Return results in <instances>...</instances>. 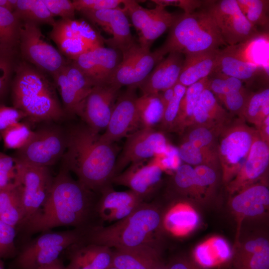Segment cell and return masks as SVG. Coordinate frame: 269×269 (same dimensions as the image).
Listing matches in <instances>:
<instances>
[{
    "mask_svg": "<svg viewBox=\"0 0 269 269\" xmlns=\"http://www.w3.org/2000/svg\"><path fill=\"white\" fill-rule=\"evenodd\" d=\"M151 1L157 5L165 7L167 6L178 7L184 10L185 13H191L201 6L204 0H153Z\"/></svg>",
    "mask_w": 269,
    "mask_h": 269,
    "instance_id": "9f6ffc18",
    "label": "cell"
},
{
    "mask_svg": "<svg viewBox=\"0 0 269 269\" xmlns=\"http://www.w3.org/2000/svg\"><path fill=\"white\" fill-rule=\"evenodd\" d=\"M171 187L176 195L196 200L194 167L186 163L181 164L175 170Z\"/></svg>",
    "mask_w": 269,
    "mask_h": 269,
    "instance_id": "7bdbcfd3",
    "label": "cell"
},
{
    "mask_svg": "<svg viewBox=\"0 0 269 269\" xmlns=\"http://www.w3.org/2000/svg\"><path fill=\"white\" fill-rule=\"evenodd\" d=\"M18 45L23 57L44 73L52 75L67 63L35 23L21 22Z\"/></svg>",
    "mask_w": 269,
    "mask_h": 269,
    "instance_id": "7c38bea8",
    "label": "cell"
},
{
    "mask_svg": "<svg viewBox=\"0 0 269 269\" xmlns=\"http://www.w3.org/2000/svg\"><path fill=\"white\" fill-rule=\"evenodd\" d=\"M66 132L62 166L93 192H101L111 185L117 158L116 146L101 141L99 133L86 124L72 126Z\"/></svg>",
    "mask_w": 269,
    "mask_h": 269,
    "instance_id": "6da1fadb",
    "label": "cell"
},
{
    "mask_svg": "<svg viewBox=\"0 0 269 269\" xmlns=\"http://www.w3.org/2000/svg\"><path fill=\"white\" fill-rule=\"evenodd\" d=\"M144 161L131 164L126 170L115 176L111 183L127 187L145 200L158 186L163 169L157 163H145Z\"/></svg>",
    "mask_w": 269,
    "mask_h": 269,
    "instance_id": "7402d4cb",
    "label": "cell"
},
{
    "mask_svg": "<svg viewBox=\"0 0 269 269\" xmlns=\"http://www.w3.org/2000/svg\"><path fill=\"white\" fill-rule=\"evenodd\" d=\"M229 247L222 238H215L199 245L195 255L199 262L208 266L227 260L230 256Z\"/></svg>",
    "mask_w": 269,
    "mask_h": 269,
    "instance_id": "60d3db41",
    "label": "cell"
},
{
    "mask_svg": "<svg viewBox=\"0 0 269 269\" xmlns=\"http://www.w3.org/2000/svg\"><path fill=\"white\" fill-rule=\"evenodd\" d=\"M0 134L6 148L17 150L29 142L34 131L27 124L17 122L11 124Z\"/></svg>",
    "mask_w": 269,
    "mask_h": 269,
    "instance_id": "ee69618b",
    "label": "cell"
},
{
    "mask_svg": "<svg viewBox=\"0 0 269 269\" xmlns=\"http://www.w3.org/2000/svg\"><path fill=\"white\" fill-rule=\"evenodd\" d=\"M20 21L13 12L0 7V49L14 53L18 45Z\"/></svg>",
    "mask_w": 269,
    "mask_h": 269,
    "instance_id": "f35d334b",
    "label": "cell"
},
{
    "mask_svg": "<svg viewBox=\"0 0 269 269\" xmlns=\"http://www.w3.org/2000/svg\"><path fill=\"white\" fill-rule=\"evenodd\" d=\"M228 45L212 17L204 8L177 15L164 43L157 50L164 56L172 52L184 56L220 50Z\"/></svg>",
    "mask_w": 269,
    "mask_h": 269,
    "instance_id": "5b68a950",
    "label": "cell"
},
{
    "mask_svg": "<svg viewBox=\"0 0 269 269\" xmlns=\"http://www.w3.org/2000/svg\"><path fill=\"white\" fill-rule=\"evenodd\" d=\"M26 118L25 115L13 107L0 105V133L11 124Z\"/></svg>",
    "mask_w": 269,
    "mask_h": 269,
    "instance_id": "11a10c76",
    "label": "cell"
},
{
    "mask_svg": "<svg viewBox=\"0 0 269 269\" xmlns=\"http://www.w3.org/2000/svg\"><path fill=\"white\" fill-rule=\"evenodd\" d=\"M221 49L185 55L177 83L188 87L212 75Z\"/></svg>",
    "mask_w": 269,
    "mask_h": 269,
    "instance_id": "f1b7e54d",
    "label": "cell"
},
{
    "mask_svg": "<svg viewBox=\"0 0 269 269\" xmlns=\"http://www.w3.org/2000/svg\"><path fill=\"white\" fill-rule=\"evenodd\" d=\"M69 249L67 269H108L112 266L113 251L109 247L80 242Z\"/></svg>",
    "mask_w": 269,
    "mask_h": 269,
    "instance_id": "4316f807",
    "label": "cell"
},
{
    "mask_svg": "<svg viewBox=\"0 0 269 269\" xmlns=\"http://www.w3.org/2000/svg\"><path fill=\"white\" fill-rule=\"evenodd\" d=\"M84 229L43 232L16 255L11 269H36L58 260L62 253L83 241Z\"/></svg>",
    "mask_w": 269,
    "mask_h": 269,
    "instance_id": "8992f818",
    "label": "cell"
},
{
    "mask_svg": "<svg viewBox=\"0 0 269 269\" xmlns=\"http://www.w3.org/2000/svg\"><path fill=\"white\" fill-rule=\"evenodd\" d=\"M76 10H99L121 7L124 0H75Z\"/></svg>",
    "mask_w": 269,
    "mask_h": 269,
    "instance_id": "f5cc1de1",
    "label": "cell"
},
{
    "mask_svg": "<svg viewBox=\"0 0 269 269\" xmlns=\"http://www.w3.org/2000/svg\"><path fill=\"white\" fill-rule=\"evenodd\" d=\"M96 204L93 191L74 179L62 166L53 178L43 206L23 228L28 233H43L60 226L84 229Z\"/></svg>",
    "mask_w": 269,
    "mask_h": 269,
    "instance_id": "7a4b0ae2",
    "label": "cell"
},
{
    "mask_svg": "<svg viewBox=\"0 0 269 269\" xmlns=\"http://www.w3.org/2000/svg\"><path fill=\"white\" fill-rule=\"evenodd\" d=\"M16 229L0 221V260L12 258L16 255Z\"/></svg>",
    "mask_w": 269,
    "mask_h": 269,
    "instance_id": "c3c4849f",
    "label": "cell"
},
{
    "mask_svg": "<svg viewBox=\"0 0 269 269\" xmlns=\"http://www.w3.org/2000/svg\"><path fill=\"white\" fill-rule=\"evenodd\" d=\"M264 73L263 68L259 65L245 61L224 50H220L213 72L235 78L243 83H251Z\"/></svg>",
    "mask_w": 269,
    "mask_h": 269,
    "instance_id": "4dcf8cb0",
    "label": "cell"
},
{
    "mask_svg": "<svg viewBox=\"0 0 269 269\" xmlns=\"http://www.w3.org/2000/svg\"><path fill=\"white\" fill-rule=\"evenodd\" d=\"M12 85L13 107L23 112L31 122L56 121L66 114L54 83L44 72L25 62L15 67Z\"/></svg>",
    "mask_w": 269,
    "mask_h": 269,
    "instance_id": "277c9868",
    "label": "cell"
},
{
    "mask_svg": "<svg viewBox=\"0 0 269 269\" xmlns=\"http://www.w3.org/2000/svg\"><path fill=\"white\" fill-rule=\"evenodd\" d=\"M232 117L207 87L201 93L195 109L191 127H225L231 123Z\"/></svg>",
    "mask_w": 269,
    "mask_h": 269,
    "instance_id": "83f0119b",
    "label": "cell"
},
{
    "mask_svg": "<svg viewBox=\"0 0 269 269\" xmlns=\"http://www.w3.org/2000/svg\"><path fill=\"white\" fill-rule=\"evenodd\" d=\"M239 118L227 126L219 135L217 152L222 180L226 185L244 164L252 143L258 134L257 129L249 127Z\"/></svg>",
    "mask_w": 269,
    "mask_h": 269,
    "instance_id": "52a82bcc",
    "label": "cell"
},
{
    "mask_svg": "<svg viewBox=\"0 0 269 269\" xmlns=\"http://www.w3.org/2000/svg\"><path fill=\"white\" fill-rule=\"evenodd\" d=\"M95 206V211L104 221L116 222L131 214L144 199L133 191H117L111 185L104 188Z\"/></svg>",
    "mask_w": 269,
    "mask_h": 269,
    "instance_id": "cb8c5ba5",
    "label": "cell"
},
{
    "mask_svg": "<svg viewBox=\"0 0 269 269\" xmlns=\"http://www.w3.org/2000/svg\"><path fill=\"white\" fill-rule=\"evenodd\" d=\"M136 107L140 128L154 129L161 123L165 108L159 93L137 97Z\"/></svg>",
    "mask_w": 269,
    "mask_h": 269,
    "instance_id": "836d02e7",
    "label": "cell"
},
{
    "mask_svg": "<svg viewBox=\"0 0 269 269\" xmlns=\"http://www.w3.org/2000/svg\"><path fill=\"white\" fill-rule=\"evenodd\" d=\"M52 76L66 116H80L93 83L73 62H67Z\"/></svg>",
    "mask_w": 269,
    "mask_h": 269,
    "instance_id": "2e32d148",
    "label": "cell"
},
{
    "mask_svg": "<svg viewBox=\"0 0 269 269\" xmlns=\"http://www.w3.org/2000/svg\"><path fill=\"white\" fill-rule=\"evenodd\" d=\"M184 58L181 53H169L139 86L143 94L158 93L173 87L177 83Z\"/></svg>",
    "mask_w": 269,
    "mask_h": 269,
    "instance_id": "d4e9b609",
    "label": "cell"
},
{
    "mask_svg": "<svg viewBox=\"0 0 269 269\" xmlns=\"http://www.w3.org/2000/svg\"><path fill=\"white\" fill-rule=\"evenodd\" d=\"M236 0L242 13L250 23L257 28L259 26L268 30L269 0Z\"/></svg>",
    "mask_w": 269,
    "mask_h": 269,
    "instance_id": "b9f144b4",
    "label": "cell"
},
{
    "mask_svg": "<svg viewBox=\"0 0 269 269\" xmlns=\"http://www.w3.org/2000/svg\"><path fill=\"white\" fill-rule=\"evenodd\" d=\"M53 17L62 19H74L75 8L72 1L68 0H43Z\"/></svg>",
    "mask_w": 269,
    "mask_h": 269,
    "instance_id": "db71d44e",
    "label": "cell"
},
{
    "mask_svg": "<svg viewBox=\"0 0 269 269\" xmlns=\"http://www.w3.org/2000/svg\"><path fill=\"white\" fill-rule=\"evenodd\" d=\"M169 145L165 135L154 129L140 128L129 134L117 157L114 176L129 164L146 160L156 155H163Z\"/></svg>",
    "mask_w": 269,
    "mask_h": 269,
    "instance_id": "9a60e30c",
    "label": "cell"
},
{
    "mask_svg": "<svg viewBox=\"0 0 269 269\" xmlns=\"http://www.w3.org/2000/svg\"><path fill=\"white\" fill-rule=\"evenodd\" d=\"M163 214L155 204L142 202L126 218L108 226L85 230L83 242L115 249L159 248Z\"/></svg>",
    "mask_w": 269,
    "mask_h": 269,
    "instance_id": "3957f363",
    "label": "cell"
},
{
    "mask_svg": "<svg viewBox=\"0 0 269 269\" xmlns=\"http://www.w3.org/2000/svg\"><path fill=\"white\" fill-rule=\"evenodd\" d=\"M36 269H67L63 263L58 259L54 263Z\"/></svg>",
    "mask_w": 269,
    "mask_h": 269,
    "instance_id": "94428289",
    "label": "cell"
},
{
    "mask_svg": "<svg viewBox=\"0 0 269 269\" xmlns=\"http://www.w3.org/2000/svg\"><path fill=\"white\" fill-rule=\"evenodd\" d=\"M231 210L239 225L244 220L257 219L267 214L269 208V189L260 181L232 195Z\"/></svg>",
    "mask_w": 269,
    "mask_h": 269,
    "instance_id": "603a6c76",
    "label": "cell"
},
{
    "mask_svg": "<svg viewBox=\"0 0 269 269\" xmlns=\"http://www.w3.org/2000/svg\"><path fill=\"white\" fill-rule=\"evenodd\" d=\"M208 83V77L187 87L171 131L182 133L192 126L195 109L201 93L207 87Z\"/></svg>",
    "mask_w": 269,
    "mask_h": 269,
    "instance_id": "d6a6232c",
    "label": "cell"
},
{
    "mask_svg": "<svg viewBox=\"0 0 269 269\" xmlns=\"http://www.w3.org/2000/svg\"><path fill=\"white\" fill-rule=\"evenodd\" d=\"M160 249L144 247L113 251L112 265L118 269H152L160 261Z\"/></svg>",
    "mask_w": 269,
    "mask_h": 269,
    "instance_id": "f546056e",
    "label": "cell"
},
{
    "mask_svg": "<svg viewBox=\"0 0 269 269\" xmlns=\"http://www.w3.org/2000/svg\"><path fill=\"white\" fill-rule=\"evenodd\" d=\"M108 269H117L116 268L114 267V266H113L112 265L109 267Z\"/></svg>",
    "mask_w": 269,
    "mask_h": 269,
    "instance_id": "e7e4bbea",
    "label": "cell"
},
{
    "mask_svg": "<svg viewBox=\"0 0 269 269\" xmlns=\"http://www.w3.org/2000/svg\"><path fill=\"white\" fill-rule=\"evenodd\" d=\"M122 58L121 51L101 46L80 55L74 63L94 86L109 84Z\"/></svg>",
    "mask_w": 269,
    "mask_h": 269,
    "instance_id": "ffe728a7",
    "label": "cell"
},
{
    "mask_svg": "<svg viewBox=\"0 0 269 269\" xmlns=\"http://www.w3.org/2000/svg\"><path fill=\"white\" fill-rule=\"evenodd\" d=\"M1 189V188L0 187V191Z\"/></svg>",
    "mask_w": 269,
    "mask_h": 269,
    "instance_id": "03108f58",
    "label": "cell"
},
{
    "mask_svg": "<svg viewBox=\"0 0 269 269\" xmlns=\"http://www.w3.org/2000/svg\"><path fill=\"white\" fill-rule=\"evenodd\" d=\"M250 94V93L245 89L227 94L218 100L224 105L227 112L232 116L238 115L239 118H242Z\"/></svg>",
    "mask_w": 269,
    "mask_h": 269,
    "instance_id": "681fc988",
    "label": "cell"
},
{
    "mask_svg": "<svg viewBox=\"0 0 269 269\" xmlns=\"http://www.w3.org/2000/svg\"><path fill=\"white\" fill-rule=\"evenodd\" d=\"M152 269H167V268L161 262L154 266Z\"/></svg>",
    "mask_w": 269,
    "mask_h": 269,
    "instance_id": "6125c7cd",
    "label": "cell"
},
{
    "mask_svg": "<svg viewBox=\"0 0 269 269\" xmlns=\"http://www.w3.org/2000/svg\"><path fill=\"white\" fill-rule=\"evenodd\" d=\"M164 108L170 102L174 95V86L159 93Z\"/></svg>",
    "mask_w": 269,
    "mask_h": 269,
    "instance_id": "91938a15",
    "label": "cell"
},
{
    "mask_svg": "<svg viewBox=\"0 0 269 269\" xmlns=\"http://www.w3.org/2000/svg\"><path fill=\"white\" fill-rule=\"evenodd\" d=\"M123 8L137 32L138 44L149 48L155 39L170 28L177 16L161 6L145 8L132 0H124Z\"/></svg>",
    "mask_w": 269,
    "mask_h": 269,
    "instance_id": "5bb4252c",
    "label": "cell"
},
{
    "mask_svg": "<svg viewBox=\"0 0 269 269\" xmlns=\"http://www.w3.org/2000/svg\"><path fill=\"white\" fill-rule=\"evenodd\" d=\"M186 89L187 87L178 83L174 86V95L165 107L163 118L160 123L162 129L171 131Z\"/></svg>",
    "mask_w": 269,
    "mask_h": 269,
    "instance_id": "7dc6e473",
    "label": "cell"
},
{
    "mask_svg": "<svg viewBox=\"0 0 269 269\" xmlns=\"http://www.w3.org/2000/svg\"><path fill=\"white\" fill-rule=\"evenodd\" d=\"M25 212L18 186L11 183L0 191V221L16 229L22 227Z\"/></svg>",
    "mask_w": 269,
    "mask_h": 269,
    "instance_id": "1f68e13d",
    "label": "cell"
},
{
    "mask_svg": "<svg viewBox=\"0 0 269 269\" xmlns=\"http://www.w3.org/2000/svg\"><path fill=\"white\" fill-rule=\"evenodd\" d=\"M233 269H269V242L254 236L237 243L232 257Z\"/></svg>",
    "mask_w": 269,
    "mask_h": 269,
    "instance_id": "484cf974",
    "label": "cell"
},
{
    "mask_svg": "<svg viewBox=\"0 0 269 269\" xmlns=\"http://www.w3.org/2000/svg\"><path fill=\"white\" fill-rule=\"evenodd\" d=\"M15 161L16 172L13 183L19 187L24 206L23 227L43 206L50 191L53 178L48 167Z\"/></svg>",
    "mask_w": 269,
    "mask_h": 269,
    "instance_id": "8fae6325",
    "label": "cell"
},
{
    "mask_svg": "<svg viewBox=\"0 0 269 269\" xmlns=\"http://www.w3.org/2000/svg\"><path fill=\"white\" fill-rule=\"evenodd\" d=\"M120 89L112 84L95 86L86 99L79 117L94 131L105 130Z\"/></svg>",
    "mask_w": 269,
    "mask_h": 269,
    "instance_id": "d6986e66",
    "label": "cell"
},
{
    "mask_svg": "<svg viewBox=\"0 0 269 269\" xmlns=\"http://www.w3.org/2000/svg\"><path fill=\"white\" fill-rule=\"evenodd\" d=\"M269 116V89L251 92L245 106L242 118L254 124L258 129L264 120Z\"/></svg>",
    "mask_w": 269,
    "mask_h": 269,
    "instance_id": "8d00e7d4",
    "label": "cell"
},
{
    "mask_svg": "<svg viewBox=\"0 0 269 269\" xmlns=\"http://www.w3.org/2000/svg\"><path fill=\"white\" fill-rule=\"evenodd\" d=\"M258 131L261 139L269 144V116L264 120Z\"/></svg>",
    "mask_w": 269,
    "mask_h": 269,
    "instance_id": "680465c9",
    "label": "cell"
},
{
    "mask_svg": "<svg viewBox=\"0 0 269 269\" xmlns=\"http://www.w3.org/2000/svg\"><path fill=\"white\" fill-rule=\"evenodd\" d=\"M14 53L0 49V99L5 95L15 67Z\"/></svg>",
    "mask_w": 269,
    "mask_h": 269,
    "instance_id": "f907efd6",
    "label": "cell"
},
{
    "mask_svg": "<svg viewBox=\"0 0 269 269\" xmlns=\"http://www.w3.org/2000/svg\"><path fill=\"white\" fill-rule=\"evenodd\" d=\"M0 269H4L3 263L2 261V260H0Z\"/></svg>",
    "mask_w": 269,
    "mask_h": 269,
    "instance_id": "be15d7a7",
    "label": "cell"
},
{
    "mask_svg": "<svg viewBox=\"0 0 269 269\" xmlns=\"http://www.w3.org/2000/svg\"><path fill=\"white\" fill-rule=\"evenodd\" d=\"M13 13L21 22L51 26L55 22L43 0H17Z\"/></svg>",
    "mask_w": 269,
    "mask_h": 269,
    "instance_id": "e575fe53",
    "label": "cell"
},
{
    "mask_svg": "<svg viewBox=\"0 0 269 269\" xmlns=\"http://www.w3.org/2000/svg\"><path fill=\"white\" fill-rule=\"evenodd\" d=\"M66 145V131L47 125L34 131L29 142L16 150L13 157L20 163L49 167L63 157Z\"/></svg>",
    "mask_w": 269,
    "mask_h": 269,
    "instance_id": "ba28073f",
    "label": "cell"
},
{
    "mask_svg": "<svg viewBox=\"0 0 269 269\" xmlns=\"http://www.w3.org/2000/svg\"><path fill=\"white\" fill-rule=\"evenodd\" d=\"M203 6L212 17L228 46L260 36L261 33L247 20L236 0H204Z\"/></svg>",
    "mask_w": 269,
    "mask_h": 269,
    "instance_id": "9c48e42d",
    "label": "cell"
},
{
    "mask_svg": "<svg viewBox=\"0 0 269 269\" xmlns=\"http://www.w3.org/2000/svg\"><path fill=\"white\" fill-rule=\"evenodd\" d=\"M163 215V228L175 234H181L194 228L198 221L195 213L187 207L177 205Z\"/></svg>",
    "mask_w": 269,
    "mask_h": 269,
    "instance_id": "74e56055",
    "label": "cell"
},
{
    "mask_svg": "<svg viewBox=\"0 0 269 269\" xmlns=\"http://www.w3.org/2000/svg\"><path fill=\"white\" fill-rule=\"evenodd\" d=\"M166 267L167 269H204L195 262L184 257L173 259Z\"/></svg>",
    "mask_w": 269,
    "mask_h": 269,
    "instance_id": "6f0895ef",
    "label": "cell"
},
{
    "mask_svg": "<svg viewBox=\"0 0 269 269\" xmlns=\"http://www.w3.org/2000/svg\"><path fill=\"white\" fill-rule=\"evenodd\" d=\"M208 77V88L218 100L229 93L246 89L240 80L224 75L213 73Z\"/></svg>",
    "mask_w": 269,
    "mask_h": 269,
    "instance_id": "bcb514c9",
    "label": "cell"
},
{
    "mask_svg": "<svg viewBox=\"0 0 269 269\" xmlns=\"http://www.w3.org/2000/svg\"><path fill=\"white\" fill-rule=\"evenodd\" d=\"M136 87H127L119 95L104 133L100 139L106 143H113L139 127L136 107Z\"/></svg>",
    "mask_w": 269,
    "mask_h": 269,
    "instance_id": "e0dca14e",
    "label": "cell"
},
{
    "mask_svg": "<svg viewBox=\"0 0 269 269\" xmlns=\"http://www.w3.org/2000/svg\"><path fill=\"white\" fill-rule=\"evenodd\" d=\"M49 36L60 53L73 60L104 43V38L88 23L75 18L55 20Z\"/></svg>",
    "mask_w": 269,
    "mask_h": 269,
    "instance_id": "30bf717a",
    "label": "cell"
},
{
    "mask_svg": "<svg viewBox=\"0 0 269 269\" xmlns=\"http://www.w3.org/2000/svg\"><path fill=\"white\" fill-rule=\"evenodd\" d=\"M89 20L100 26L111 35L104 42L110 47L121 52L129 48L135 42L132 35L127 14L123 7L99 10L80 11Z\"/></svg>",
    "mask_w": 269,
    "mask_h": 269,
    "instance_id": "ac0fdd59",
    "label": "cell"
},
{
    "mask_svg": "<svg viewBox=\"0 0 269 269\" xmlns=\"http://www.w3.org/2000/svg\"><path fill=\"white\" fill-rule=\"evenodd\" d=\"M225 127L207 128L192 126L189 129L183 141H186L198 147H217L216 139Z\"/></svg>",
    "mask_w": 269,
    "mask_h": 269,
    "instance_id": "f6af8a7d",
    "label": "cell"
},
{
    "mask_svg": "<svg viewBox=\"0 0 269 269\" xmlns=\"http://www.w3.org/2000/svg\"><path fill=\"white\" fill-rule=\"evenodd\" d=\"M196 200L205 202L212 196L218 181L216 169L207 165L194 166Z\"/></svg>",
    "mask_w": 269,
    "mask_h": 269,
    "instance_id": "ab89813d",
    "label": "cell"
},
{
    "mask_svg": "<svg viewBox=\"0 0 269 269\" xmlns=\"http://www.w3.org/2000/svg\"><path fill=\"white\" fill-rule=\"evenodd\" d=\"M122 60L114 73L109 84L138 88L140 84L164 57L156 49L140 45L136 42L122 52Z\"/></svg>",
    "mask_w": 269,
    "mask_h": 269,
    "instance_id": "4fadbf2b",
    "label": "cell"
},
{
    "mask_svg": "<svg viewBox=\"0 0 269 269\" xmlns=\"http://www.w3.org/2000/svg\"><path fill=\"white\" fill-rule=\"evenodd\" d=\"M269 164V145L263 141L259 134L255 137L248 157L236 175L226 184L233 195L241 190L260 181Z\"/></svg>",
    "mask_w": 269,
    "mask_h": 269,
    "instance_id": "44dd1931",
    "label": "cell"
},
{
    "mask_svg": "<svg viewBox=\"0 0 269 269\" xmlns=\"http://www.w3.org/2000/svg\"><path fill=\"white\" fill-rule=\"evenodd\" d=\"M16 161L13 157L0 152V187L13 183L16 176Z\"/></svg>",
    "mask_w": 269,
    "mask_h": 269,
    "instance_id": "816d5d0a",
    "label": "cell"
},
{
    "mask_svg": "<svg viewBox=\"0 0 269 269\" xmlns=\"http://www.w3.org/2000/svg\"><path fill=\"white\" fill-rule=\"evenodd\" d=\"M178 149L180 159L185 163L194 166L207 165L217 169L220 163L217 146L215 147H198L183 141Z\"/></svg>",
    "mask_w": 269,
    "mask_h": 269,
    "instance_id": "d590c367",
    "label": "cell"
}]
</instances>
